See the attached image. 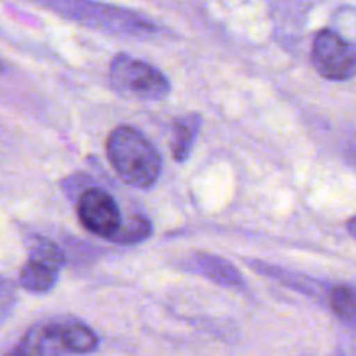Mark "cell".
Segmentation results:
<instances>
[{
  "label": "cell",
  "instance_id": "6da1fadb",
  "mask_svg": "<svg viewBox=\"0 0 356 356\" xmlns=\"http://www.w3.org/2000/svg\"><path fill=\"white\" fill-rule=\"evenodd\" d=\"M111 167L124 183L134 188H149L160 176L162 159L159 149L138 129L122 125L106 141Z\"/></svg>",
  "mask_w": 356,
  "mask_h": 356
},
{
  "label": "cell",
  "instance_id": "7a4b0ae2",
  "mask_svg": "<svg viewBox=\"0 0 356 356\" xmlns=\"http://www.w3.org/2000/svg\"><path fill=\"white\" fill-rule=\"evenodd\" d=\"M110 80L118 94L134 99L156 101L170 92L169 79L160 70L127 54L111 61Z\"/></svg>",
  "mask_w": 356,
  "mask_h": 356
},
{
  "label": "cell",
  "instance_id": "3957f363",
  "mask_svg": "<svg viewBox=\"0 0 356 356\" xmlns=\"http://www.w3.org/2000/svg\"><path fill=\"white\" fill-rule=\"evenodd\" d=\"M312 63L329 80H350L356 72L355 47L332 30H322L313 40Z\"/></svg>",
  "mask_w": 356,
  "mask_h": 356
},
{
  "label": "cell",
  "instance_id": "277c9868",
  "mask_svg": "<svg viewBox=\"0 0 356 356\" xmlns=\"http://www.w3.org/2000/svg\"><path fill=\"white\" fill-rule=\"evenodd\" d=\"M65 318L33 323L3 356H68Z\"/></svg>",
  "mask_w": 356,
  "mask_h": 356
},
{
  "label": "cell",
  "instance_id": "5b68a950",
  "mask_svg": "<svg viewBox=\"0 0 356 356\" xmlns=\"http://www.w3.org/2000/svg\"><path fill=\"white\" fill-rule=\"evenodd\" d=\"M76 214L87 232L110 238L122 222L120 209L108 191L89 188L79 198Z\"/></svg>",
  "mask_w": 356,
  "mask_h": 356
},
{
  "label": "cell",
  "instance_id": "8992f818",
  "mask_svg": "<svg viewBox=\"0 0 356 356\" xmlns=\"http://www.w3.org/2000/svg\"><path fill=\"white\" fill-rule=\"evenodd\" d=\"M191 263H193L195 270H197L198 273L211 278L214 284H219L222 285V287L228 289L245 287V282H243L240 271L236 270L232 263L222 259V257L207 252H197L193 256V259H191Z\"/></svg>",
  "mask_w": 356,
  "mask_h": 356
},
{
  "label": "cell",
  "instance_id": "52a82bcc",
  "mask_svg": "<svg viewBox=\"0 0 356 356\" xmlns=\"http://www.w3.org/2000/svg\"><path fill=\"white\" fill-rule=\"evenodd\" d=\"M61 270L63 268L58 264L28 256L26 264L19 271V284L31 294H45L56 285Z\"/></svg>",
  "mask_w": 356,
  "mask_h": 356
},
{
  "label": "cell",
  "instance_id": "ba28073f",
  "mask_svg": "<svg viewBox=\"0 0 356 356\" xmlns=\"http://www.w3.org/2000/svg\"><path fill=\"white\" fill-rule=\"evenodd\" d=\"M200 125L202 118L197 113H188L174 122L172 134H170V152H172L174 160L179 163L186 162L200 131Z\"/></svg>",
  "mask_w": 356,
  "mask_h": 356
},
{
  "label": "cell",
  "instance_id": "9c48e42d",
  "mask_svg": "<svg viewBox=\"0 0 356 356\" xmlns=\"http://www.w3.org/2000/svg\"><path fill=\"white\" fill-rule=\"evenodd\" d=\"M65 330L72 355H90L99 346L97 334L80 320L65 318Z\"/></svg>",
  "mask_w": 356,
  "mask_h": 356
},
{
  "label": "cell",
  "instance_id": "30bf717a",
  "mask_svg": "<svg viewBox=\"0 0 356 356\" xmlns=\"http://www.w3.org/2000/svg\"><path fill=\"white\" fill-rule=\"evenodd\" d=\"M152 235V225L148 219L141 214L131 216L125 222H120L117 232L110 236L113 242L122 243V245H131V243H139Z\"/></svg>",
  "mask_w": 356,
  "mask_h": 356
},
{
  "label": "cell",
  "instance_id": "8fae6325",
  "mask_svg": "<svg viewBox=\"0 0 356 356\" xmlns=\"http://www.w3.org/2000/svg\"><path fill=\"white\" fill-rule=\"evenodd\" d=\"M330 306L334 313L348 325H355L356 318V298L355 289L351 285H336L330 291Z\"/></svg>",
  "mask_w": 356,
  "mask_h": 356
},
{
  "label": "cell",
  "instance_id": "7c38bea8",
  "mask_svg": "<svg viewBox=\"0 0 356 356\" xmlns=\"http://www.w3.org/2000/svg\"><path fill=\"white\" fill-rule=\"evenodd\" d=\"M16 302V289L13 282L7 280L6 277H0V322L10 315Z\"/></svg>",
  "mask_w": 356,
  "mask_h": 356
},
{
  "label": "cell",
  "instance_id": "4fadbf2b",
  "mask_svg": "<svg viewBox=\"0 0 356 356\" xmlns=\"http://www.w3.org/2000/svg\"><path fill=\"white\" fill-rule=\"evenodd\" d=\"M353 225H355V219L351 218V219H350V232H351V235H355V228H353Z\"/></svg>",
  "mask_w": 356,
  "mask_h": 356
},
{
  "label": "cell",
  "instance_id": "5bb4252c",
  "mask_svg": "<svg viewBox=\"0 0 356 356\" xmlns=\"http://www.w3.org/2000/svg\"><path fill=\"white\" fill-rule=\"evenodd\" d=\"M0 70H2V66H0Z\"/></svg>",
  "mask_w": 356,
  "mask_h": 356
}]
</instances>
